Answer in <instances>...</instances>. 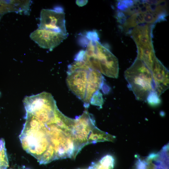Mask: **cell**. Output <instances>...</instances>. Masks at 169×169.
Masks as SVG:
<instances>
[{"label": "cell", "mask_w": 169, "mask_h": 169, "mask_svg": "<svg viewBox=\"0 0 169 169\" xmlns=\"http://www.w3.org/2000/svg\"><path fill=\"white\" fill-rule=\"evenodd\" d=\"M68 33L38 28L31 33L30 38L43 49L52 51L67 38Z\"/></svg>", "instance_id": "obj_9"}, {"label": "cell", "mask_w": 169, "mask_h": 169, "mask_svg": "<svg viewBox=\"0 0 169 169\" xmlns=\"http://www.w3.org/2000/svg\"><path fill=\"white\" fill-rule=\"evenodd\" d=\"M115 160L110 155H106L99 161L92 163L87 169H113Z\"/></svg>", "instance_id": "obj_12"}, {"label": "cell", "mask_w": 169, "mask_h": 169, "mask_svg": "<svg viewBox=\"0 0 169 169\" xmlns=\"http://www.w3.org/2000/svg\"><path fill=\"white\" fill-rule=\"evenodd\" d=\"M98 40H90L85 50L80 51L75 60H82L90 68L101 74L117 78L119 69L118 59Z\"/></svg>", "instance_id": "obj_4"}, {"label": "cell", "mask_w": 169, "mask_h": 169, "mask_svg": "<svg viewBox=\"0 0 169 169\" xmlns=\"http://www.w3.org/2000/svg\"><path fill=\"white\" fill-rule=\"evenodd\" d=\"M38 29L68 33L65 27V13L60 8L54 9H42L40 12Z\"/></svg>", "instance_id": "obj_8"}, {"label": "cell", "mask_w": 169, "mask_h": 169, "mask_svg": "<svg viewBox=\"0 0 169 169\" xmlns=\"http://www.w3.org/2000/svg\"><path fill=\"white\" fill-rule=\"evenodd\" d=\"M146 101L149 104L152 105H157L160 102L159 97L155 91L152 92L150 94Z\"/></svg>", "instance_id": "obj_14"}, {"label": "cell", "mask_w": 169, "mask_h": 169, "mask_svg": "<svg viewBox=\"0 0 169 169\" xmlns=\"http://www.w3.org/2000/svg\"><path fill=\"white\" fill-rule=\"evenodd\" d=\"M23 103L25 121L19 136L22 147L40 164H47L56 157L52 141L59 129L65 127L67 117L48 92L27 96Z\"/></svg>", "instance_id": "obj_1"}, {"label": "cell", "mask_w": 169, "mask_h": 169, "mask_svg": "<svg viewBox=\"0 0 169 169\" xmlns=\"http://www.w3.org/2000/svg\"><path fill=\"white\" fill-rule=\"evenodd\" d=\"M167 8L165 0H126L124 8L118 10L120 27L126 33L139 25H155L165 20Z\"/></svg>", "instance_id": "obj_3"}, {"label": "cell", "mask_w": 169, "mask_h": 169, "mask_svg": "<svg viewBox=\"0 0 169 169\" xmlns=\"http://www.w3.org/2000/svg\"><path fill=\"white\" fill-rule=\"evenodd\" d=\"M66 83L69 90L87 108L90 104L101 106L102 95L100 90L105 86L104 78L98 71L82 60H76L69 65Z\"/></svg>", "instance_id": "obj_2"}, {"label": "cell", "mask_w": 169, "mask_h": 169, "mask_svg": "<svg viewBox=\"0 0 169 169\" xmlns=\"http://www.w3.org/2000/svg\"><path fill=\"white\" fill-rule=\"evenodd\" d=\"M129 89L138 100L146 101L150 94L154 91L151 71L140 59L136 58L124 73Z\"/></svg>", "instance_id": "obj_5"}, {"label": "cell", "mask_w": 169, "mask_h": 169, "mask_svg": "<svg viewBox=\"0 0 169 169\" xmlns=\"http://www.w3.org/2000/svg\"><path fill=\"white\" fill-rule=\"evenodd\" d=\"M31 0L0 1V13L13 12L28 14Z\"/></svg>", "instance_id": "obj_11"}, {"label": "cell", "mask_w": 169, "mask_h": 169, "mask_svg": "<svg viewBox=\"0 0 169 169\" xmlns=\"http://www.w3.org/2000/svg\"><path fill=\"white\" fill-rule=\"evenodd\" d=\"M5 141L3 138L0 139V169H7L8 161L5 147Z\"/></svg>", "instance_id": "obj_13"}, {"label": "cell", "mask_w": 169, "mask_h": 169, "mask_svg": "<svg viewBox=\"0 0 169 169\" xmlns=\"http://www.w3.org/2000/svg\"><path fill=\"white\" fill-rule=\"evenodd\" d=\"M96 127L94 120L87 110L79 117L74 120L73 123L70 131L71 135L74 141L75 147L77 144L79 148V145L81 147L82 144L87 143L91 134V130Z\"/></svg>", "instance_id": "obj_7"}, {"label": "cell", "mask_w": 169, "mask_h": 169, "mask_svg": "<svg viewBox=\"0 0 169 169\" xmlns=\"http://www.w3.org/2000/svg\"><path fill=\"white\" fill-rule=\"evenodd\" d=\"M155 26L147 24L139 25L126 33L131 36L136 45V58L148 67L151 66L156 57L152 40L153 29Z\"/></svg>", "instance_id": "obj_6"}, {"label": "cell", "mask_w": 169, "mask_h": 169, "mask_svg": "<svg viewBox=\"0 0 169 169\" xmlns=\"http://www.w3.org/2000/svg\"><path fill=\"white\" fill-rule=\"evenodd\" d=\"M151 71L154 91L159 97L169 88V71L156 57L153 60Z\"/></svg>", "instance_id": "obj_10"}]
</instances>
